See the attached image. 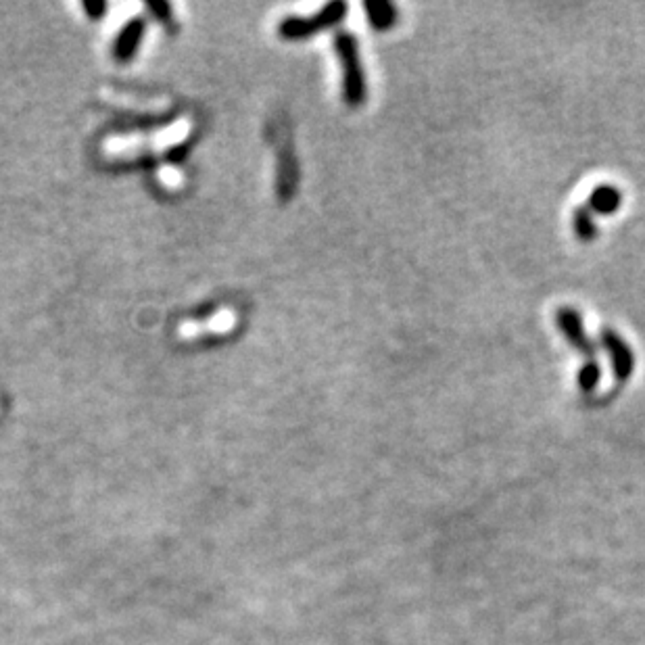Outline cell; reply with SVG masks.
<instances>
[{
  "label": "cell",
  "mask_w": 645,
  "mask_h": 645,
  "mask_svg": "<svg viewBox=\"0 0 645 645\" xmlns=\"http://www.w3.org/2000/svg\"><path fill=\"white\" fill-rule=\"evenodd\" d=\"M149 7H151L153 13H157V17L161 21H170V7H167L165 3H151Z\"/></svg>",
  "instance_id": "obj_11"
},
{
  "label": "cell",
  "mask_w": 645,
  "mask_h": 645,
  "mask_svg": "<svg viewBox=\"0 0 645 645\" xmlns=\"http://www.w3.org/2000/svg\"><path fill=\"white\" fill-rule=\"evenodd\" d=\"M345 15H347V5L343 3V0H337V3L326 5L316 15L284 19L280 23V26H278V32H280L282 38H289V40L309 38V36H314L316 32H322V30L332 28L334 23H339Z\"/></svg>",
  "instance_id": "obj_2"
},
{
  "label": "cell",
  "mask_w": 645,
  "mask_h": 645,
  "mask_svg": "<svg viewBox=\"0 0 645 645\" xmlns=\"http://www.w3.org/2000/svg\"><path fill=\"white\" fill-rule=\"evenodd\" d=\"M556 324L560 328V332L564 334V339L575 347L579 353L587 355L589 360H593V353H595V345L589 339V334L585 332L583 326V318L577 312V309L572 307H560L556 312Z\"/></svg>",
  "instance_id": "obj_4"
},
{
  "label": "cell",
  "mask_w": 645,
  "mask_h": 645,
  "mask_svg": "<svg viewBox=\"0 0 645 645\" xmlns=\"http://www.w3.org/2000/svg\"><path fill=\"white\" fill-rule=\"evenodd\" d=\"M364 9L374 30L382 32L395 26L397 9L391 3H387V0H368V3H364Z\"/></svg>",
  "instance_id": "obj_7"
},
{
  "label": "cell",
  "mask_w": 645,
  "mask_h": 645,
  "mask_svg": "<svg viewBox=\"0 0 645 645\" xmlns=\"http://www.w3.org/2000/svg\"><path fill=\"white\" fill-rule=\"evenodd\" d=\"M600 343L606 349L610 362H612V372L618 382H625L633 376L635 372V353L629 347V343L620 337V334L612 328H604L600 332Z\"/></svg>",
  "instance_id": "obj_3"
},
{
  "label": "cell",
  "mask_w": 645,
  "mask_h": 645,
  "mask_svg": "<svg viewBox=\"0 0 645 645\" xmlns=\"http://www.w3.org/2000/svg\"><path fill=\"white\" fill-rule=\"evenodd\" d=\"M84 9H86V13H88L90 19H101L103 13H105V9H107V5L105 3H99V0H94V3H92V0H86Z\"/></svg>",
  "instance_id": "obj_10"
},
{
  "label": "cell",
  "mask_w": 645,
  "mask_h": 645,
  "mask_svg": "<svg viewBox=\"0 0 645 645\" xmlns=\"http://www.w3.org/2000/svg\"><path fill=\"white\" fill-rule=\"evenodd\" d=\"M600 378H602V368L595 360H587V364H583V368L577 374V385L583 393H593L600 385Z\"/></svg>",
  "instance_id": "obj_9"
},
{
  "label": "cell",
  "mask_w": 645,
  "mask_h": 645,
  "mask_svg": "<svg viewBox=\"0 0 645 645\" xmlns=\"http://www.w3.org/2000/svg\"><path fill=\"white\" fill-rule=\"evenodd\" d=\"M142 34H145V21L132 19L130 23H126V28L119 32V36L113 44V57L122 63L130 61L138 51V46L142 42Z\"/></svg>",
  "instance_id": "obj_5"
},
{
  "label": "cell",
  "mask_w": 645,
  "mask_h": 645,
  "mask_svg": "<svg viewBox=\"0 0 645 645\" xmlns=\"http://www.w3.org/2000/svg\"><path fill=\"white\" fill-rule=\"evenodd\" d=\"M623 205V193L612 184H602L591 190L587 199V209L597 215H612Z\"/></svg>",
  "instance_id": "obj_6"
},
{
  "label": "cell",
  "mask_w": 645,
  "mask_h": 645,
  "mask_svg": "<svg viewBox=\"0 0 645 645\" xmlns=\"http://www.w3.org/2000/svg\"><path fill=\"white\" fill-rule=\"evenodd\" d=\"M334 46H337V55L343 69V99L353 109L362 107L368 97V86L360 61V46H357L355 36L349 32H339L337 38H334Z\"/></svg>",
  "instance_id": "obj_1"
},
{
  "label": "cell",
  "mask_w": 645,
  "mask_h": 645,
  "mask_svg": "<svg viewBox=\"0 0 645 645\" xmlns=\"http://www.w3.org/2000/svg\"><path fill=\"white\" fill-rule=\"evenodd\" d=\"M572 228H575V234L581 243H591L597 238V226L591 218V211L583 205L572 213Z\"/></svg>",
  "instance_id": "obj_8"
}]
</instances>
